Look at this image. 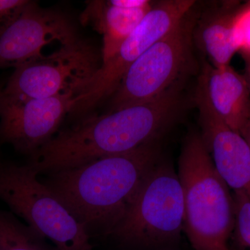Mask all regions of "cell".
Here are the masks:
<instances>
[{"mask_svg": "<svg viewBox=\"0 0 250 250\" xmlns=\"http://www.w3.org/2000/svg\"><path fill=\"white\" fill-rule=\"evenodd\" d=\"M184 230L194 250H231L234 202L199 133H189L179 158Z\"/></svg>", "mask_w": 250, "mask_h": 250, "instance_id": "cell-2", "label": "cell"}, {"mask_svg": "<svg viewBox=\"0 0 250 250\" xmlns=\"http://www.w3.org/2000/svg\"><path fill=\"white\" fill-rule=\"evenodd\" d=\"M196 103L230 129L241 134L250 118V90L246 78L232 67L205 63L197 83Z\"/></svg>", "mask_w": 250, "mask_h": 250, "instance_id": "cell-10", "label": "cell"}, {"mask_svg": "<svg viewBox=\"0 0 250 250\" xmlns=\"http://www.w3.org/2000/svg\"><path fill=\"white\" fill-rule=\"evenodd\" d=\"M232 194L235 218L231 239L234 250H250V200L244 192Z\"/></svg>", "mask_w": 250, "mask_h": 250, "instance_id": "cell-15", "label": "cell"}, {"mask_svg": "<svg viewBox=\"0 0 250 250\" xmlns=\"http://www.w3.org/2000/svg\"><path fill=\"white\" fill-rule=\"evenodd\" d=\"M192 0H165L154 3L142 22L116 54L102 63L95 76L77 97L74 114L84 115L113 95L125 74L149 47L182 21L195 6Z\"/></svg>", "mask_w": 250, "mask_h": 250, "instance_id": "cell-7", "label": "cell"}, {"mask_svg": "<svg viewBox=\"0 0 250 250\" xmlns=\"http://www.w3.org/2000/svg\"><path fill=\"white\" fill-rule=\"evenodd\" d=\"M0 199L58 250H93L86 230L29 165L0 164Z\"/></svg>", "mask_w": 250, "mask_h": 250, "instance_id": "cell-4", "label": "cell"}, {"mask_svg": "<svg viewBox=\"0 0 250 250\" xmlns=\"http://www.w3.org/2000/svg\"><path fill=\"white\" fill-rule=\"evenodd\" d=\"M29 1V0H0V31L22 13Z\"/></svg>", "mask_w": 250, "mask_h": 250, "instance_id": "cell-17", "label": "cell"}, {"mask_svg": "<svg viewBox=\"0 0 250 250\" xmlns=\"http://www.w3.org/2000/svg\"><path fill=\"white\" fill-rule=\"evenodd\" d=\"M103 62L102 54L88 41L76 40L60 45L44 55L15 68L1 90L6 96L19 99L78 97L95 76Z\"/></svg>", "mask_w": 250, "mask_h": 250, "instance_id": "cell-6", "label": "cell"}, {"mask_svg": "<svg viewBox=\"0 0 250 250\" xmlns=\"http://www.w3.org/2000/svg\"><path fill=\"white\" fill-rule=\"evenodd\" d=\"M240 134L246 140L247 143H248V146H249L250 149V118L249 120H248V121L247 122L246 125H245L243 129H242L241 134Z\"/></svg>", "mask_w": 250, "mask_h": 250, "instance_id": "cell-19", "label": "cell"}, {"mask_svg": "<svg viewBox=\"0 0 250 250\" xmlns=\"http://www.w3.org/2000/svg\"><path fill=\"white\" fill-rule=\"evenodd\" d=\"M76 95L19 99L0 90V139L30 156L57 134L76 105Z\"/></svg>", "mask_w": 250, "mask_h": 250, "instance_id": "cell-8", "label": "cell"}, {"mask_svg": "<svg viewBox=\"0 0 250 250\" xmlns=\"http://www.w3.org/2000/svg\"><path fill=\"white\" fill-rule=\"evenodd\" d=\"M195 14L192 9L129 67L112 95L111 111L152 100L180 83L191 64Z\"/></svg>", "mask_w": 250, "mask_h": 250, "instance_id": "cell-5", "label": "cell"}, {"mask_svg": "<svg viewBox=\"0 0 250 250\" xmlns=\"http://www.w3.org/2000/svg\"><path fill=\"white\" fill-rule=\"evenodd\" d=\"M71 21L60 11L30 1L22 13L0 31V67H18L45 55L49 44L76 40Z\"/></svg>", "mask_w": 250, "mask_h": 250, "instance_id": "cell-9", "label": "cell"}, {"mask_svg": "<svg viewBox=\"0 0 250 250\" xmlns=\"http://www.w3.org/2000/svg\"><path fill=\"white\" fill-rule=\"evenodd\" d=\"M237 12L221 8L208 11L201 18L198 16L193 39L209 59L212 66H228L234 54L240 50L235 31Z\"/></svg>", "mask_w": 250, "mask_h": 250, "instance_id": "cell-13", "label": "cell"}, {"mask_svg": "<svg viewBox=\"0 0 250 250\" xmlns=\"http://www.w3.org/2000/svg\"><path fill=\"white\" fill-rule=\"evenodd\" d=\"M161 158L159 141L46 174L41 181L84 228L108 236Z\"/></svg>", "mask_w": 250, "mask_h": 250, "instance_id": "cell-1", "label": "cell"}, {"mask_svg": "<svg viewBox=\"0 0 250 250\" xmlns=\"http://www.w3.org/2000/svg\"><path fill=\"white\" fill-rule=\"evenodd\" d=\"M242 57L245 62L246 67V80L250 90V52L241 51Z\"/></svg>", "mask_w": 250, "mask_h": 250, "instance_id": "cell-18", "label": "cell"}, {"mask_svg": "<svg viewBox=\"0 0 250 250\" xmlns=\"http://www.w3.org/2000/svg\"><path fill=\"white\" fill-rule=\"evenodd\" d=\"M42 239L29 226L0 210V250H47Z\"/></svg>", "mask_w": 250, "mask_h": 250, "instance_id": "cell-14", "label": "cell"}, {"mask_svg": "<svg viewBox=\"0 0 250 250\" xmlns=\"http://www.w3.org/2000/svg\"><path fill=\"white\" fill-rule=\"evenodd\" d=\"M235 31L240 50L250 52V4L237 12Z\"/></svg>", "mask_w": 250, "mask_h": 250, "instance_id": "cell-16", "label": "cell"}, {"mask_svg": "<svg viewBox=\"0 0 250 250\" xmlns=\"http://www.w3.org/2000/svg\"><path fill=\"white\" fill-rule=\"evenodd\" d=\"M184 212L178 174L161 158L108 236L131 250H173L184 230Z\"/></svg>", "mask_w": 250, "mask_h": 250, "instance_id": "cell-3", "label": "cell"}, {"mask_svg": "<svg viewBox=\"0 0 250 250\" xmlns=\"http://www.w3.org/2000/svg\"><path fill=\"white\" fill-rule=\"evenodd\" d=\"M199 108L202 139L220 177L250 200V149L246 140L208 111Z\"/></svg>", "mask_w": 250, "mask_h": 250, "instance_id": "cell-11", "label": "cell"}, {"mask_svg": "<svg viewBox=\"0 0 250 250\" xmlns=\"http://www.w3.org/2000/svg\"><path fill=\"white\" fill-rule=\"evenodd\" d=\"M148 0H108L87 3L82 22L98 31L103 39V62L111 59L152 9Z\"/></svg>", "mask_w": 250, "mask_h": 250, "instance_id": "cell-12", "label": "cell"}]
</instances>
